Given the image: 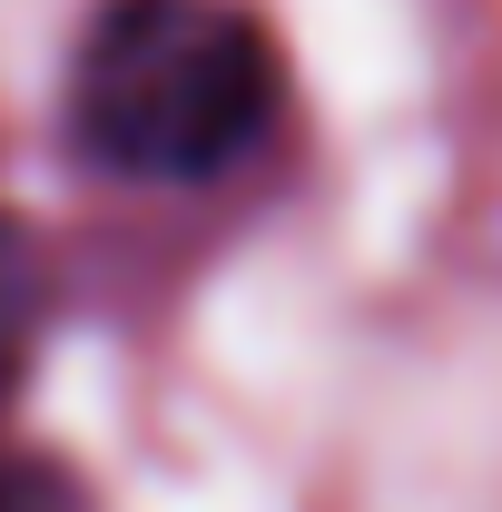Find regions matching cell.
Here are the masks:
<instances>
[{"mask_svg": "<svg viewBox=\"0 0 502 512\" xmlns=\"http://www.w3.org/2000/svg\"><path fill=\"white\" fill-rule=\"evenodd\" d=\"M69 128L109 178H227L276 128V40L237 0H109L69 60Z\"/></svg>", "mask_w": 502, "mask_h": 512, "instance_id": "obj_1", "label": "cell"}, {"mask_svg": "<svg viewBox=\"0 0 502 512\" xmlns=\"http://www.w3.org/2000/svg\"><path fill=\"white\" fill-rule=\"evenodd\" d=\"M40 316H50V276H40V247L0 217V394L20 384L30 345H40Z\"/></svg>", "mask_w": 502, "mask_h": 512, "instance_id": "obj_2", "label": "cell"}]
</instances>
